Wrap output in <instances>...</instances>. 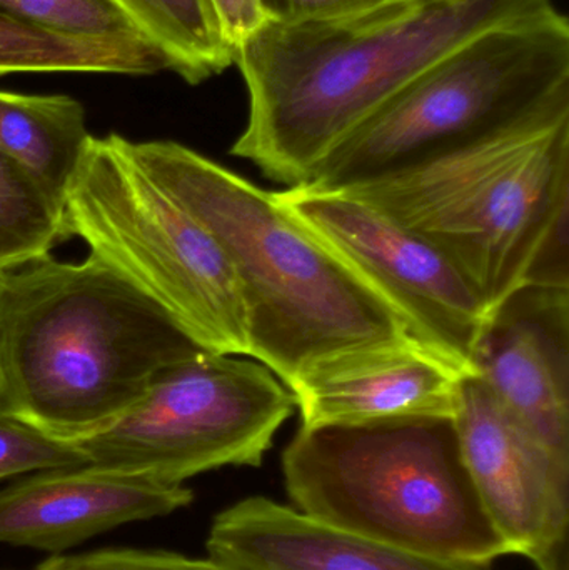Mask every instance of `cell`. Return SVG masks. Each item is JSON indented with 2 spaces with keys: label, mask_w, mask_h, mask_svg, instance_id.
Instances as JSON below:
<instances>
[{
  "label": "cell",
  "mask_w": 569,
  "mask_h": 570,
  "mask_svg": "<svg viewBox=\"0 0 569 570\" xmlns=\"http://www.w3.org/2000/svg\"><path fill=\"white\" fill-rule=\"evenodd\" d=\"M384 0H257L264 22L306 23L360 12Z\"/></svg>",
  "instance_id": "7402d4cb"
},
{
  "label": "cell",
  "mask_w": 569,
  "mask_h": 570,
  "mask_svg": "<svg viewBox=\"0 0 569 570\" xmlns=\"http://www.w3.org/2000/svg\"><path fill=\"white\" fill-rule=\"evenodd\" d=\"M63 233L80 237L200 348L249 357L246 297L229 257L140 169L126 137H90L63 199Z\"/></svg>",
  "instance_id": "52a82bcc"
},
{
  "label": "cell",
  "mask_w": 569,
  "mask_h": 570,
  "mask_svg": "<svg viewBox=\"0 0 569 570\" xmlns=\"http://www.w3.org/2000/svg\"><path fill=\"white\" fill-rule=\"evenodd\" d=\"M461 458L510 554L567 570L569 469L558 464L470 375L454 417Z\"/></svg>",
  "instance_id": "30bf717a"
},
{
  "label": "cell",
  "mask_w": 569,
  "mask_h": 570,
  "mask_svg": "<svg viewBox=\"0 0 569 570\" xmlns=\"http://www.w3.org/2000/svg\"><path fill=\"white\" fill-rule=\"evenodd\" d=\"M281 465L291 505L321 524L443 561L491 566L510 556L450 419L300 425Z\"/></svg>",
  "instance_id": "5b68a950"
},
{
  "label": "cell",
  "mask_w": 569,
  "mask_h": 570,
  "mask_svg": "<svg viewBox=\"0 0 569 570\" xmlns=\"http://www.w3.org/2000/svg\"><path fill=\"white\" fill-rule=\"evenodd\" d=\"M90 137L79 100L0 90V150L62 206Z\"/></svg>",
  "instance_id": "9a60e30c"
},
{
  "label": "cell",
  "mask_w": 569,
  "mask_h": 570,
  "mask_svg": "<svg viewBox=\"0 0 569 570\" xmlns=\"http://www.w3.org/2000/svg\"><path fill=\"white\" fill-rule=\"evenodd\" d=\"M130 153L223 247L246 297L249 357L290 391L341 358L416 338L396 308L271 190L174 140L130 142Z\"/></svg>",
  "instance_id": "7a4b0ae2"
},
{
  "label": "cell",
  "mask_w": 569,
  "mask_h": 570,
  "mask_svg": "<svg viewBox=\"0 0 569 570\" xmlns=\"http://www.w3.org/2000/svg\"><path fill=\"white\" fill-rule=\"evenodd\" d=\"M63 239L62 204L0 150V271L49 256Z\"/></svg>",
  "instance_id": "ac0fdd59"
},
{
  "label": "cell",
  "mask_w": 569,
  "mask_h": 570,
  "mask_svg": "<svg viewBox=\"0 0 569 570\" xmlns=\"http://www.w3.org/2000/svg\"><path fill=\"white\" fill-rule=\"evenodd\" d=\"M553 10V0H384L320 22H263L234 49L249 112L230 156L274 183L303 186L441 57L494 27Z\"/></svg>",
  "instance_id": "6da1fadb"
},
{
  "label": "cell",
  "mask_w": 569,
  "mask_h": 570,
  "mask_svg": "<svg viewBox=\"0 0 569 570\" xmlns=\"http://www.w3.org/2000/svg\"><path fill=\"white\" fill-rule=\"evenodd\" d=\"M3 271H0V277H2Z\"/></svg>",
  "instance_id": "cb8c5ba5"
},
{
  "label": "cell",
  "mask_w": 569,
  "mask_h": 570,
  "mask_svg": "<svg viewBox=\"0 0 569 570\" xmlns=\"http://www.w3.org/2000/svg\"><path fill=\"white\" fill-rule=\"evenodd\" d=\"M293 392L257 361L200 352L154 377L112 425L76 444L89 468L166 485L223 468H259Z\"/></svg>",
  "instance_id": "ba28073f"
},
{
  "label": "cell",
  "mask_w": 569,
  "mask_h": 570,
  "mask_svg": "<svg viewBox=\"0 0 569 570\" xmlns=\"http://www.w3.org/2000/svg\"><path fill=\"white\" fill-rule=\"evenodd\" d=\"M470 371L430 345L406 338L341 358L294 385L301 428L450 419Z\"/></svg>",
  "instance_id": "7c38bea8"
},
{
  "label": "cell",
  "mask_w": 569,
  "mask_h": 570,
  "mask_svg": "<svg viewBox=\"0 0 569 570\" xmlns=\"http://www.w3.org/2000/svg\"><path fill=\"white\" fill-rule=\"evenodd\" d=\"M184 485L89 468L33 472L0 491V544L60 554L129 522L193 504Z\"/></svg>",
  "instance_id": "4fadbf2b"
},
{
  "label": "cell",
  "mask_w": 569,
  "mask_h": 570,
  "mask_svg": "<svg viewBox=\"0 0 569 570\" xmlns=\"http://www.w3.org/2000/svg\"><path fill=\"white\" fill-rule=\"evenodd\" d=\"M473 364L500 407L569 469V287L528 285L508 298Z\"/></svg>",
  "instance_id": "8fae6325"
},
{
  "label": "cell",
  "mask_w": 569,
  "mask_h": 570,
  "mask_svg": "<svg viewBox=\"0 0 569 570\" xmlns=\"http://www.w3.org/2000/svg\"><path fill=\"white\" fill-rule=\"evenodd\" d=\"M169 60L147 40H86L19 22L0 12V76L16 72H96L147 76Z\"/></svg>",
  "instance_id": "2e32d148"
},
{
  "label": "cell",
  "mask_w": 569,
  "mask_h": 570,
  "mask_svg": "<svg viewBox=\"0 0 569 570\" xmlns=\"http://www.w3.org/2000/svg\"><path fill=\"white\" fill-rule=\"evenodd\" d=\"M209 3L233 50L264 22L257 0H209Z\"/></svg>",
  "instance_id": "603a6c76"
},
{
  "label": "cell",
  "mask_w": 569,
  "mask_h": 570,
  "mask_svg": "<svg viewBox=\"0 0 569 570\" xmlns=\"http://www.w3.org/2000/svg\"><path fill=\"white\" fill-rule=\"evenodd\" d=\"M337 190L443 250L491 317L528 285L569 287V109Z\"/></svg>",
  "instance_id": "277c9868"
},
{
  "label": "cell",
  "mask_w": 569,
  "mask_h": 570,
  "mask_svg": "<svg viewBox=\"0 0 569 570\" xmlns=\"http://www.w3.org/2000/svg\"><path fill=\"white\" fill-rule=\"evenodd\" d=\"M169 60L186 82L213 79L234 66L209 0H110Z\"/></svg>",
  "instance_id": "e0dca14e"
},
{
  "label": "cell",
  "mask_w": 569,
  "mask_h": 570,
  "mask_svg": "<svg viewBox=\"0 0 569 570\" xmlns=\"http://www.w3.org/2000/svg\"><path fill=\"white\" fill-rule=\"evenodd\" d=\"M200 352L94 256L73 264L49 254L0 277V411L56 441L99 434L159 372Z\"/></svg>",
  "instance_id": "3957f363"
},
{
  "label": "cell",
  "mask_w": 569,
  "mask_h": 570,
  "mask_svg": "<svg viewBox=\"0 0 569 570\" xmlns=\"http://www.w3.org/2000/svg\"><path fill=\"white\" fill-rule=\"evenodd\" d=\"M206 552L223 570H491L347 534L264 495L220 511Z\"/></svg>",
  "instance_id": "5bb4252c"
},
{
  "label": "cell",
  "mask_w": 569,
  "mask_h": 570,
  "mask_svg": "<svg viewBox=\"0 0 569 570\" xmlns=\"http://www.w3.org/2000/svg\"><path fill=\"white\" fill-rule=\"evenodd\" d=\"M0 12L76 39L147 40L110 0H0Z\"/></svg>",
  "instance_id": "d6986e66"
},
{
  "label": "cell",
  "mask_w": 569,
  "mask_h": 570,
  "mask_svg": "<svg viewBox=\"0 0 569 570\" xmlns=\"http://www.w3.org/2000/svg\"><path fill=\"white\" fill-rule=\"evenodd\" d=\"M33 570H223L210 559L170 551L100 549L73 556H53Z\"/></svg>",
  "instance_id": "44dd1931"
},
{
  "label": "cell",
  "mask_w": 569,
  "mask_h": 570,
  "mask_svg": "<svg viewBox=\"0 0 569 570\" xmlns=\"http://www.w3.org/2000/svg\"><path fill=\"white\" fill-rule=\"evenodd\" d=\"M569 109V22L560 10L494 27L428 67L317 167L346 189Z\"/></svg>",
  "instance_id": "8992f818"
},
{
  "label": "cell",
  "mask_w": 569,
  "mask_h": 570,
  "mask_svg": "<svg viewBox=\"0 0 569 570\" xmlns=\"http://www.w3.org/2000/svg\"><path fill=\"white\" fill-rule=\"evenodd\" d=\"M84 465L87 459L77 445L56 441L0 411V481L30 472Z\"/></svg>",
  "instance_id": "ffe728a7"
},
{
  "label": "cell",
  "mask_w": 569,
  "mask_h": 570,
  "mask_svg": "<svg viewBox=\"0 0 569 570\" xmlns=\"http://www.w3.org/2000/svg\"><path fill=\"white\" fill-rule=\"evenodd\" d=\"M274 196L396 308L418 341L477 375L491 314L443 250L343 190L294 186Z\"/></svg>",
  "instance_id": "9c48e42d"
}]
</instances>
